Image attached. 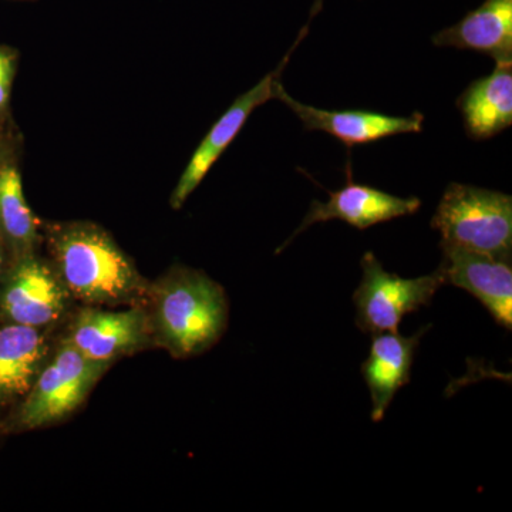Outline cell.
<instances>
[{
  "label": "cell",
  "instance_id": "6da1fadb",
  "mask_svg": "<svg viewBox=\"0 0 512 512\" xmlns=\"http://www.w3.org/2000/svg\"><path fill=\"white\" fill-rule=\"evenodd\" d=\"M49 242L64 288L83 301H124L143 285L127 255L96 225H56Z\"/></svg>",
  "mask_w": 512,
  "mask_h": 512
},
{
  "label": "cell",
  "instance_id": "7a4b0ae2",
  "mask_svg": "<svg viewBox=\"0 0 512 512\" xmlns=\"http://www.w3.org/2000/svg\"><path fill=\"white\" fill-rule=\"evenodd\" d=\"M156 318L165 345L175 355H197L210 349L227 326L224 289L202 272L180 269L158 292Z\"/></svg>",
  "mask_w": 512,
  "mask_h": 512
},
{
  "label": "cell",
  "instance_id": "3957f363",
  "mask_svg": "<svg viewBox=\"0 0 512 512\" xmlns=\"http://www.w3.org/2000/svg\"><path fill=\"white\" fill-rule=\"evenodd\" d=\"M431 227L440 232L441 244L511 261L512 198L504 192L451 183Z\"/></svg>",
  "mask_w": 512,
  "mask_h": 512
},
{
  "label": "cell",
  "instance_id": "277c9868",
  "mask_svg": "<svg viewBox=\"0 0 512 512\" xmlns=\"http://www.w3.org/2000/svg\"><path fill=\"white\" fill-rule=\"evenodd\" d=\"M360 265L363 278L353 295L356 325L372 336L396 332L404 316L430 305L444 285L439 271L413 279L390 274L373 252H366Z\"/></svg>",
  "mask_w": 512,
  "mask_h": 512
},
{
  "label": "cell",
  "instance_id": "5b68a950",
  "mask_svg": "<svg viewBox=\"0 0 512 512\" xmlns=\"http://www.w3.org/2000/svg\"><path fill=\"white\" fill-rule=\"evenodd\" d=\"M106 369L107 365L84 357L72 343H64L30 387L20 423L37 429L64 419L84 402Z\"/></svg>",
  "mask_w": 512,
  "mask_h": 512
},
{
  "label": "cell",
  "instance_id": "8992f818",
  "mask_svg": "<svg viewBox=\"0 0 512 512\" xmlns=\"http://www.w3.org/2000/svg\"><path fill=\"white\" fill-rule=\"evenodd\" d=\"M306 32H308V28L303 29L301 35L296 39L295 45L291 47V50H288V53H286L281 64L276 67L274 72L266 74L261 82L252 87L251 90H248L247 93L239 96L232 103V106L222 114L221 119L208 131L207 136L204 137L200 146L192 154L190 163L185 168L173 195H171V207L174 210H180L192 192L197 190L205 175L210 173L218 158L224 154L229 144L235 140L239 131L244 128L245 123H247L249 116L254 113V110L261 107L266 101L274 99L275 84L281 80L282 72H284L286 64L289 63L293 50L302 42Z\"/></svg>",
  "mask_w": 512,
  "mask_h": 512
},
{
  "label": "cell",
  "instance_id": "52a82bcc",
  "mask_svg": "<svg viewBox=\"0 0 512 512\" xmlns=\"http://www.w3.org/2000/svg\"><path fill=\"white\" fill-rule=\"evenodd\" d=\"M328 194L329 200L326 202L312 201L305 220L278 252L284 251L293 239L318 222L339 220L357 229H366L394 218L416 214L421 207L417 197H397L370 185L356 184L350 163L346 165V184L338 191H328Z\"/></svg>",
  "mask_w": 512,
  "mask_h": 512
},
{
  "label": "cell",
  "instance_id": "ba28073f",
  "mask_svg": "<svg viewBox=\"0 0 512 512\" xmlns=\"http://www.w3.org/2000/svg\"><path fill=\"white\" fill-rule=\"evenodd\" d=\"M443 259L437 271L443 284L457 286L483 303L498 325L512 328L511 261L483 252L441 244Z\"/></svg>",
  "mask_w": 512,
  "mask_h": 512
},
{
  "label": "cell",
  "instance_id": "9c48e42d",
  "mask_svg": "<svg viewBox=\"0 0 512 512\" xmlns=\"http://www.w3.org/2000/svg\"><path fill=\"white\" fill-rule=\"evenodd\" d=\"M274 99L282 101L298 116L306 130L325 131L338 138L346 147L376 143L382 138L399 134L420 133L424 116L414 113L409 117L387 116L366 110H322L293 99L281 80L275 84Z\"/></svg>",
  "mask_w": 512,
  "mask_h": 512
},
{
  "label": "cell",
  "instance_id": "30bf717a",
  "mask_svg": "<svg viewBox=\"0 0 512 512\" xmlns=\"http://www.w3.org/2000/svg\"><path fill=\"white\" fill-rule=\"evenodd\" d=\"M64 286L55 272L35 254L16 259L10 269L0 306L18 325L43 328L55 322L64 308Z\"/></svg>",
  "mask_w": 512,
  "mask_h": 512
},
{
  "label": "cell",
  "instance_id": "8fae6325",
  "mask_svg": "<svg viewBox=\"0 0 512 512\" xmlns=\"http://www.w3.org/2000/svg\"><path fill=\"white\" fill-rule=\"evenodd\" d=\"M147 336V320L138 309L130 311H84L73 326L70 343L94 363L111 360L138 349Z\"/></svg>",
  "mask_w": 512,
  "mask_h": 512
},
{
  "label": "cell",
  "instance_id": "7c38bea8",
  "mask_svg": "<svg viewBox=\"0 0 512 512\" xmlns=\"http://www.w3.org/2000/svg\"><path fill=\"white\" fill-rule=\"evenodd\" d=\"M426 332L427 328L421 329L409 338L400 335L397 330L373 335L369 357L362 365V375L372 400L373 421L384 419L397 390L410 382L414 355L421 336Z\"/></svg>",
  "mask_w": 512,
  "mask_h": 512
},
{
  "label": "cell",
  "instance_id": "4fadbf2b",
  "mask_svg": "<svg viewBox=\"0 0 512 512\" xmlns=\"http://www.w3.org/2000/svg\"><path fill=\"white\" fill-rule=\"evenodd\" d=\"M467 134L488 140L512 124V60L495 62L491 74L481 77L458 97Z\"/></svg>",
  "mask_w": 512,
  "mask_h": 512
},
{
  "label": "cell",
  "instance_id": "5bb4252c",
  "mask_svg": "<svg viewBox=\"0 0 512 512\" xmlns=\"http://www.w3.org/2000/svg\"><path fill=\"white\" fill-rule=\"evenodd\" d=\"M433 43L483 53L495 62L512 60V0H485L456 25L436 33Z\"/></svg>",
  "mask_w": 512,
  "mask_h": 512
},
{
  "label": "cell",
  "instance_id": "9a60e30c",
  "mask_svg": "<svg viewBox=\"0 0 512 512\" xmlns=\"http://www.w3.org/2000/svg\"><path fill=\"white\" fill-rule=\"evenodd\" d=\"M45 353L37 328L18 323L0 328V402L29 393Z\"/></svg>",
  "mask_w": 512,
  "mask_h": 512
},
{
  "label": "cell",
  "instance_id": "2e32d148",
  "mask_svg": "<svg viewBox=\"0 0 512 512\" xmlns=\"http://www.w3.org/2000/svg\"><path fill=\"white\" fill-rule=\"evenodd\" d=\"M0 238L13 258L35 254L39 224L23 194L18 161L0 170Z\"/></svg>",
  "mask_w": 512,
  "mask_h": 512
},
{
  "label": "cell",
  "instance_id": "e0dca14e",
  "mask_svg": "<svg viewBox=\"0 0 512 512\" xmlns=\"http://www.w3.org/2000/svg\"><path fill=\"white\" fill-rule=\"evenodd\" d=\"M18 52L13 47L0 45V133L12 130L10 94L18 70Z\"/></svg>",
  "mask_w": 512,
  "mask_h": 512
},
{
  "label": "cell",
  "instance_id": "ac0fdd59",
  "mask_svg": "<svg viewBox=\"0 0 512 512\" xmlns=\"http://www.w3.org/2000/svg\"><path fill=\"white\" fill-rule=\"evenodd\" d=\"M18 138L13 130L0 133V170L12 161H18Z\"/></svg>",
  "mask_w": 512,
  "mask_h": 512
},
{
  "label": "cell",
  "instance_id": "d6986e66",
  "mask_svg": "<svg viewBox=\"0 0 512 512\" xmlns=\"http://www.w3.org/2000/svg\"><path fill=\"white\" fill-rule=\"evenodd\" d=\"M3 265H5V244L0 238V274H2Z\"/></svg>",
  "mask_w": 512,
  "mask_h": 512
}]
</instances>
